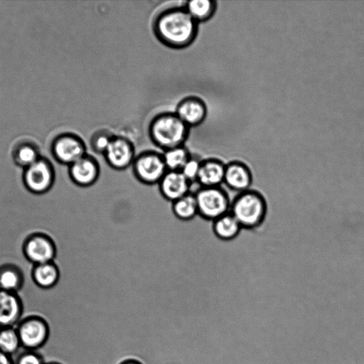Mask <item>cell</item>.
Returning a JSON list of instances; mask_svg holds the SVG:
<instances>
[{
    "label": "cell",
    "instance_id": "f546056e",
    "mask_svg": "<svg viewBox=\"0 0 364 364\" xmlns=\"http://www.w3.org/2000/svg\"><path fill=\"white\" fill-rule=\"evenodd\" d=\"M46 364H61L58 362H48V363H46Z\"/></svg>",
    "mask_w": 364,
    "mask_h": 364
},
{
    "label": "cell",
    "instance_id": "2e32d148",
    "mask_svg": "<svg viewBox=\"0 0 364 364\" xmlns=\"http://www.w3.org/2000/svg\"><path fill=\"white\" fill-rule=\"evenodd\" d=\"M225 165L215 158L202 159L197 183L202 187L220 186L224 181Z\"/></svg>",
    "mask_w": 364,
    "mask_h": 364
},
{
    "label": "cell",
    "instance_id": "6da1fadb",
    "mask_svg": "<svg viewBox=\"0 0 364 364\" xmlns=\"http://www.w3.org/2000/svg\"><path fill=\"white\" fill-rule=\"evenodd\" d=\"M198 23L184 7H171L159 12L155 17L152 30L156 39L172 49H183L196 39Z\"/></svg>",
    "mask_w": 364,
    "mask_h": 364
},
{
    "label": "cell",
    "instance_id": "603a6c76",
    "mask_svg": "<svg viewBox=\"0 0 364 364\" xmlns=\"http://www.w3.org/2000/svg\"><path fill=\"white\" fill-rule=\"evenodd\" d=\"M191 155L184 145L169 149L162 153L168 171H181Z\"/></svg>",
    "mask_w": 364,
    "mask_h": 364
},
{
    "label": "cell",
    "instance_id": "8fae6325",
    "mask_svg": "<svg viewBox=\"0 0 364 364\" xmlns=\"http://www.w3.org/2000/svg\"><path fill=\"white\" fill-rule=\"evenodd\" d=\"M100 166L98 161L87 154L68 166V176L76 186L87 188L93 186L100 176Z\"/></svg>",
    "mask_w": 364,
    "mask_h": 364
},
{
    "label": "cell",
    "instance_id": "8992f818",
    "mask_svg": "<svg viewBox=\"0 0 364 364\" xmlns=\"http://www.w3.org/2000/svg\"><path fill=\"white\" fill-rule=\"evenodd\" d=\"M21 347L25 350H38L48 341L50 326L41 316L32 314L23 317L16 326Z\"/></svg>",
    "mask_w": 364,
    "mask_h": 364
},
{
    "label": "cell",
    "instance_id": "52a82bcc",
    "mask_svg": "<svg viewBox=\"0 0 364 364\" xmlns=\"http://www.w3.org/2000/svg\"><path fill=\"white\" fill-rule=\"evenodd\" d=\"M23 170V184L32 194L43 195L53 188L55 172L53 164L48 159L41 156L35 163Z\"/></svg>",
    "mask_w": 364,
    "mask_h": 364
},
{
    "label": "cell",
    "instance_id": "4fadbf2b",
    "mask_svg": "<svg viewBox=\"0 0 364 364\" xmlns=\"http://www.w3.org/2000/svg\"><path fill=\"white\" fill-rule=\"evenodd\" d=\"M192 183L180 171H168L158 183L161 196L171 203L189 193Z\"/></svg>",
    "mask_w": 364,
    "mask_h": 364
},
{
    "label": "cell",
    "instance_id": "3957f363",
    "mask_svg": "<svg viewBox=\"0 0 364 364\" xmlns=\"http://www.w3.org/2000/svg\"><path fill=\"white\" fill-rule=\"evenodd\" d=\"M267 205L264 196L257 191L249 189L238 193L231 201L230 212L245 229H254L264 222Z\"/></svg>",
    "mask_w": 364,
    "mask_h": 364
},
{
    "label": "cell",
    "instance_id": "ba28073f",
    "mask_svg": "<svg viewBox=\"0 0 364 364\" xmlns=\"http://www.w3.org/2000/svg\"><path fill=\"white\" fill-rule=\"evenodd\" d=\"M22 252L24 257L35 265L54 262L57 247L50 235L42 232H34L24 239Z\"/></svg>",
    "mask_w": 364,
    "mask_h": 364
},
{
    "label": "cell",
    "instance_id": "44dd1931",
    "mask_svg": "<svg viewBox=\"0 0 364 364\" xmlns=\"http://www.w3.org/2000/svg\"><path fill=\"white\" fill-rule=\"evenodd\" d=\"M171 210L176 218L183 221L191 220L198 215L194 193L190 192L172 202Z\"/></svg>",
    "mask_w": 364,
    "mask_h": 364
},
{
    "label": "cell",
    "instance_id": "4316f807",
    "mask_svg": "<svg viewBox=\"0 0 364 364\" xmlns=\"http://www.w3.org/2000/svg\"><path fill=\"white\" fill-rule=\"evenodd\" d=\"M14 364H46L43 357L38 350H25L14 357Z\"/></svg>",
    "mask_w": 364,
    "mask_h": 364
},
{
    "label": "cell",
    "instance_id": "ac0fdd59",
    "mask_svg": "<svg viewBox=\"0 0 364 364\" xmlns=\"http://www.w3.org/2000/svg\"><path fill=\"white\" fill-rule=\"evenodd\" d=\"M24 280V274L18 266L11 263L0 265V289L18 293Z\"/></svg>",
    "mask_w": 364,
    "mask_h": 364
},
{
    "label": "cell",
    "instance_id": "7c38bea8",
    "mask_svg": "<svg viewBox=\"0 0 364 364\" xmlns=\"http://www.w3.org/2000/svg\"><path fill=\"white\" fill-rule=\"evenodd\" d=\"M188 127H197L205 119L208 108L205 102L197 96H187L177 104L174 112Z\"/></svg>",
    "mask_w": 364,
    "mask_h": 364
},
{
    "label": "cell",
    "instance_id": "d6986e66",
    "mask_svg": "<svg viewBox=\"0 0 364 364\" xmlns=\"http://www.w3.org/2000/svg\"><path fill=\"white\" fill-rule=\"evenodd\" d=\"M212 222V228L215 235L224 241L235 239L242 229L239 222L230 212L224 214Z\"/></svg>",
    "mask_w": 364,
    "mask_h": 364
},
{
    "label": "cell",
    "instance_id": "e0dca14e",
    "mask_svg": "<svg viewBox=\"0 0 364 364\" xmlns=\"http://www.w3.org/2000/svg\"><path fill=\"white\" fill-rule=\"evenodd\" d=\"M59 267L54 262L33 265L31 278L38 287L48 289L54 287L60 279Z\"/></svg>",
    "mask_w": 364,
    "mask_h": 364
},
{
    "label": "cell",
    "instance_id": "7402d4cb",
    "mask_svg": "<svg viewBox=\"0 0 364 364\" xmlns=\"http://www.w3.org/2000/svg\"><path fill=\"white\" fill-rule=\"evenodd\" d=\"M40 157L38 147L30 142L19 144L12 152L14 163L23 169L35 163Z\"/></svg>",
    "mask_w": 364,
    "mask_h": 364
},
{
    "label": "cell",
    "instance_id": "5bb4252c",
    "mask_svg": "<svg viewBox=\"0 0 364 364\" xmlns=\"http://www.w3.org/2000/svg\"><path fill=\"white\" fill-rule=\"evenodd\" d=\"M23 313V304L18 294L0 289V327H16Z\"/></svg>",
    "mask_w": 364,
    "mask_h": 364
},
{
    "label": "cell",
    "instance_id": "5b68a950",
    "mask_svg": "<svg viewBox=\"0 0 364 364\" xmlns=\"http://www.w3.org/2000/svg\"><path fill=\"white\" fill-rule=\"evenodd\" d=\"M131 167L134 178L146 186L158 185L167 171L162 153L154 150L139 153Z\"/></svg>",
    "mask_w": 364,
    "mask_h": 364
},
{
    "label": "cell",
    "instance_id": "f1b7e54d",
    "mask_svg": "<svg viewBox=\"0 0 364 364\" xmlns=\"http://www.w3.org/2000/svg\"><path fill=\"white\" fill-rule=\"evenodd\" d=\"M118 364H144L139 360L134 358H128L121 360Z\"/></svg>",
    "mask_w": 364,
    "mask_h": 364
},
{
    "label": "cell",
    "instance_id": "cb8c5ba5",
    "mask_svg": "<svg viewBox=\"0 0 364 364\" xmlns=\"http://www.w3.org/2000/svg\"><path fill=\"white\" fill-rule=\"evenodd\" d=\"M21 347L16 327H0V351L14 357Z\"/></svg>",
    "mask_w": 364,
    "mask_h": 364
},
{
    "label": "cell",
    "instance_id": "9a60e30c",
    "mask_svg": "<svg viewBox=\"0 0 364 364\" xmlns=\"http://www.w3.org/2000/svg\"><path fill=\"white\" fill-rule=\"evenodd\" d=\"M252 183V172L245 163L232 161L226 164L223 183L228 188L240 193L250 189Z\"/></svg>",
    "mask_w": 364,
    "mask_h": 364
},
{
    "label": "cell",
    "instance_id": "7a4b0ae2",
    "mask_svg": "<svg viewBox=\"0 0 364 364\" xmlns=\"http://www.w3.org/2000/svg\"><path fill=\"white\" fill-rule=\"evenodd\" d=\"M188 127L175 112H164L155 115L148 127L152 143L163 151L184 145L189 134Z\"/></svg>",
    "mask_w": 364,
    "mask_h": 364
},
{
    "label": "cell",
    "instance_id": "484cf974",
    "mask_svg": "<svg viewBox=\"0 0 364 364\" xmlns=\"http://www.w3.org/2000/svg\"><path fill=\"white\" fill-rule=\"evenodd\" d=\"M201 161L199 157L191 155L180 171L191 183H197Z\"/></svg>",
    "mask_w": 364,
    "mask_h": 364
},
{
    "label": "cell",
    "instance_id": "277c9868",
    "mask_svg": "<svg viewBox=\"0 0 364 364\" xmlns=\"http://www.w3.org/2000/svg\"><path fill=\"white\" fill-rule=\"evenodd\" d=\"M193 193L198 214L202 218L213 221L230 212L231 201L227 192L221 186H200Z\"/></svg>",
    "mask_w": 364,
    "mask_h": 364
},
{
    "label": "cell",
    "instance_id": "ffe728a7",
    "mask_svg": "<svg viewBox=\"0 0 364 364\" xmlns=\"http://www.w3.org/2000/svg\"><path fill=\"white\" fill-rule=\"evenodd\" d=\"M190 16L198 23L210 19L217 9V2L213 0H191L183 6Z\"/></svg>",
    "mask_w": 364,
    "mask_h": 364
},
{
    "label": "cell",
    "instance_id": "83f0119b",
    "mask_svg": "<svg viewBox=\"0 0 364 364\" xmlns=\"http://www.w3.org/2000/svg\"><path fill=\"white\" fill-rule=\"evenodd\" d=\"M0 364H14V357L0 351Z\"/></svg>",
    "mask_w": 364,
    "mask_h": 364
},
{
    "label": "cell",
    "instance_id": "30bf717a",
    "mask_svg": "<svg viewBox=\"0 0 364 364\" xmlns=\"http://www.w3.org/2000/svg\"><path fill=\"white\" fill-rule=\"evenodd\" d=\"M136 156L134 146L129 139L114 135L103 155L107 165L116 171L132 166Z\"/></svg>",
    "mask_w": 364,
    "mask_h": 364
},
{
    "label": "cell",
    "instance_id": "9c48e42d",
    "mask_svg": "<svg viewBox=\"0 0 364 364\" xmlns=\"http://www.w3.org/2000/svg\"><path fill=\"white\" fill-rule=\"evenodd\" d=\"M51 153L56 161L68 166L87 154L84 141L73 133H63L55 137L51 144Z\"/></svg>",
    "mask_w": 364,
    "mask_h": 364
},
{
    "label": "cell",
    "instance_id": "d4e9b609",
    "mask_svg": "<svg viewBox=\"0 0 364 364\" xmlns=\"http://www.w3.org/2000/svg\"><path fill=\"white\" fill-rule=\"evenodd\" d=\"M113 136L114 135L107 131L100 130L95 132L90 141L92 150L95 154L104 155Z\"/></svg>",
    "mask_w": 364,
    "mask_h": 364
}]
</instances>
